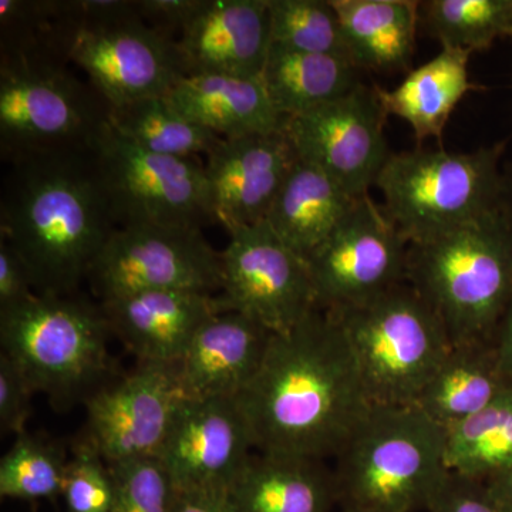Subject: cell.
<instances>
[{"mask_svg":"<svg viewBox=\"0 0 512 512\" xmlns=\"http://www.w3.org/2000/svg\"><path fill=\"white\" fill-rule=\"evenodd\" d=\"M237 402L255 451L325 461L338 456L373 409L338 320L322 309L272 335Z\"/></svg>","mask_w":512,"mask_h":512,"instance_id":"1","label":"cell"},{"mask_svg":"<svg viewBox=\"0 0 512 512\" xmlns=\"http://www.w3.org/2000/svg\"><path fill=\"white\" fill-rule=\"evenodd\" d=\"M116 229L93 147L10 164L0 200V237L28 266L39 295L79 292Z\"/></svg>","mask_w":512,"mask_h":512,"instance_id":"2","label":"cell"},{"mask_svg":"<svg viewBox=\"0 0 512 512\" xmlns=\"http://www.w3.org/2000/svg\"><path fill=\"white\" fill-rule=\"evenodd\" d=\"M407 282L439 316L451 346L494 342L512 299V222L500 208L409 244Z\"/></svg>","mask_w":512,"mask_h":512,"instance_id":"3","label":"cell"},{"mask_svg":"<svg viewBox=\"0 0 512 512\" xmlns=\"http://www.w3.org/2000/svg\"><path fill=\"white\" fill-rule=\"evenodd\" d=\"M446 441L414 404L373 407L333 458L340 511L429 510L450 473Z\"/></svg>","mask_w":512,"mask_h":512,"instance_id":"4","label":"cell"},{"mask_svg":"<svg viewBox=\"0 0 512 512\" xmlns=\"http://www.w3.org/2000/svg\"><path fill=\"white\" fill-rule=\"evenodd\" d=\"M100 302L79 293L39 295L0 311L2 353L56 409L83 404L114 379Z\"/></svg>","mask_w":512,"mask_h":512,"instance_id":"5","label":"cell"},{"mask_svg":"<svg viewBox=\"0 0 512 512\" xmlns=\"http://www.w3.org/2000/svg\"><path fill=\"white\" fill-rule=\"evenodd\" d=\"M507 143L471 153L444 148L390 154L376 180L383 211L409 244L431 241L501 208Z\"/></svg>","mask_w":512,"mask_h":512,"instance_id":"6","label":"cell"},{"mask_svg":"<svg viewBox=\"0 0 512 512\" xmlns=\"http://www.w3.org/2000/svg\"><path fill=\"white\" fill-rule=\"evenodd\" d=\"M329 313L338 320L373 407L414 404L451 349L439 316L407 281L355 308Z\"/></svg>","mask_w":512,"mask_h":512,"instance_id":"7","label":"cell"},{"mask_svg":"<svg viewBox=\"0 0 512 512\" xmlns=\"http://www.w3.org/2000/svg\"><path fill=\"white\" fill-rule=\"evenodd\" d=\"M111 110L70 63L0 60V157L9 165L92 148Z\"/></svg>","mask_w":512,"mask_h":512,"instance_id":"8","label":"cell"},{"mask_svg":"<svg viewBox=\"0 0 512 512\" xmlns=\"http://www.w3.org/2000/svg\"><path fill=\"white\" fill-rule=\"evenodd\" d=\"M101 187L117 228L217 224L208 201L204 164L197 158L158 156L111 126L93 144Z\"/></svg>","mask_w":512,"mask_h":512,"instance_id":"9","label":"cell"},{"mask_svg":"<svg viewBox=\"0 0 512 512\" xmlns=\"http://www.w3.org/2000/svg\"><path fill=\"white\" fill-rule=\"evenodd\" d=\"M100 302L141 292L221 291V252L201 228H117L101 249L89 278Z\"/></svg>","mask_w":512,"mask_h":512,"instance_id":"10","label":"cell"},{"mask_svg":"<svg viewBox=\"0 0 512 512\" xmlns=\"http://www.w3.org/2000/svg\"><path fill=\"white\" fill-rule=\"evenodd\" d=\"M228 235L217 295L221 312L244 313L278 335L318 309L305 259L286 247L268 222L234 228Z\"/></svg>","mask_w":512,"mask_h":512,"instance_id":"11","label":"cell"},{"mask_svg":"<svg viewBox=\"0 0 512 512\" xmlns=\"http://www.w3.org/2000/svg\"><path fill=\"white\" fill-rule=\"evenodd\" d=\"M409 242L370 195H363L330 237L306 258L316 306L355 308L407 281Z\"/></svg>","mask_w":512,"mask_h":512,"instance_id":"12","label":"cell"},{"mask_svg":"<svg viewBox=\"0 0 512 512\" xmlns=\"http://www.w3.org/2000/svg\"><path fill=\"white\" fill-rule=\"evenodd\" d=\"M384 113L375 84L360 83L335 101L285 120L301 160L319 167L353 197L369 194L389 160Z\"/></svg>","mask_w":512,"mask_h":512,"instance_id":"13","label":"cell"},{"mask_svg":"<svg viewBox=\"0 0 512 512\" xmlns=\"http://www.w3.org/2000/svg\"><path fill=\"white\" fill-rule=\"evenodd\" d=\"M185 394L174 366L137 363L86 403V441L109 464L158 457Z\"/></svg>","mask_w":512,"mask_h":512,"instance_id":"14","label":"cell"},{"mask_svg":"<svg viewBox=\"0 0 512 512\" xmlns=\"http://www.w3.org/2000/svg\"><path fill=\"white\" fill-rule=\"evenodd\" d=\"M69 60L87 74L111 109L165 96L184 77L177 42L148 28L140 18L107 23L82 20Z\"/></svg>","mask_w":512,"mask_h":512,"instance_id":"15","label":"cell"},{"mask_svg":"<svg viewBox=\"0 0 512 512\" xmlns=\"http://www.w3.org/2000/svg\"><path fill=\"white\" fill-rule=\"evenodd\" d=\"M237 399H188L178 407L158 460L175 490L225 491L254 453Z\"/></svg>","mask_w":512,"mask_h":512,"instance_id":"16","label":"cell"},{"mask_svg":"<svg viewBox=\"0 0 512 512\" xmlns=\"http://www.w3.org/2000/svg\"><path fill=\"white\" fill-rule=\"evenodd\" d=\"M298 158L285 126L222 138L204 164L215 222L228 232L265 221Z\"/></svg>","mask_w":512,"mask_h":512,"instance_id":"17","label":"cell"},{"mask_svg":"<svg viewBox=\"0 0 512 512\" xmlns=\"http://www.w3.org/2000/svg\"><path fill=\"white\" fill-rule=\"evenodd\" d=\"M271 45L269 0H205L177 52L184 76L261 79Z\"/></svg>","mask_w":512,"mask_h":512,"instance_id":"18","label":"cell"},{"mask_svg":"<svg viewBox=\"0 0 512 512\" xmlns=\"http://www.w3.org/2000/svg\"><path fill=\"white\" fill-rule=\"evenodd\" d=\"M272 335L244 313L212 316L174 365L185 397L237 399L258 375Z\"/></svg>","mask_w":512,"mask_h":512,"instance_id":"19","label":"cell"},{"mask_svg":"<svg viewBox=\"0 0 512 512\" xmlns=\"http://www.w3.org/2000/svg\"><path fill=\"white\" fill-rule=\"evenodd\" d=\"M114 338L137 363L174 366L198 330L220 313L217 295L151 291L100 302Z\"/></svg>","mask_w":512,"mask_h":512,"instance_id":"20","label":"cell"},{"mask_svg":"<svg viewBox=\"0 0 512 512\" xmlns=\"http://www.w3.org/2000/svg\"><path fill=\"white\" fill-rule=\"evenodd\" d=\"M231 512H333L335 474L328 461L252 453L227 490Z\"/></svg>","mask_w":512,"mask_h":512,"instance_id":"21","label":"cell"},{"mask_svg":"<svg viewBox=\"0 0 512 512\" xmlns=\"http://www.w3.org/2000/svg\"><path fill=\"white\" fill-rule=\"evenodd\" d=\"M165 97L185 117L221 138L271 133L285 126L261 79L225 74L184 76Z\"/></svg>","mask_w":512,"mask_h":512,"instance_id":"22","label":"cell"},{"mask_svg":"<svg viewBox=\"0 0 512 512\" xmlns=\"http://www.w3.org/2000/svg\"><path fill=\"white\" fill-rule=\"evenodd\" d=\"M359 198L316 165L298 158L265 221L286 247L306 261L345 220Z\"/></svg>","mask_w":512,"mask_h":512,"instance_id":"23","label":"cell"},{"mask_svg":"<svg viewBox=\"0 0 512 512\" xmlns=\"http://www.w3.org/2000/svg\"><path fill=\"white\" fill-rule=\"evenodd\" d=\"M338 13L349 57L360 72L412 70L419 30L414 0H330Z\"/></svg>","mask_w":512,"mask_h":512,"instance_id":"24","label":"cell"},{"mask_svg":"<svg viewBox=\"0 0 512 512\" xmlns=\"http://www.w3.org/2000/svg\"><path fill=\"white\" fill-rule=\"evenodd\" d=\"M510 387L494 342L451 346L414 406L448 430L480 413Z\"/></svg>","mask_w":512,"mask_h":512,"instance_id":"25","label":"cell"},{"mask_svg":"<svg viewBox=\"0 0 512 512\" xmlns=\"http://www.w3.org/2000/svg\"><path fill=\"white\" fill-rule=\"evenodd\" d=\"M473 53L441 47L439 55L410 70L394 90L375 84L376 94L387 116L406 120L419 143L426 138L441 141L444 127L476 84L468 80V60Z\"/></svg>","mask_w":512,"mask_h":512,"instance_id":"26","label":"cell"},{"mask_svg":"<svg viewBox=\"0 0 512 512\" xmlns=\"http://www.w3.org/2000/svg\"><path fill=\"white\" fill-rule=\"evenodd\" d=\"M360 73L345 57L271 45L261 80L276 111L286 120L346 96L363 83Z\"/></svg>","mask_w":512,"mask_h":512,"instance_id":"27","label":"cell"},{"mask_svg":"<svg viewBox=\"0 0 512 512\" xmlns=\"http://www.w3.org/2000/svg\"><path fill=\"white\" fill-rule=\"evenodd\" d=\"M80 23L79 0H0V60L70 63Z\"/></svg>","mask_w":512,"mask_h":512,"instance_id":"28","label":"cell"},{"mask_svg":"<svg viewBox=\"0 0 512 512\" xmlns=\"http://www.w3.org/2000/svg\"><path fill=\"white\" fill-rule=\"evenodd\" d=\"M111 126L131 143L175 158L207 157L222 140L175 109L165 96L147 97L111 110Z\"/></svg>","mask_w":512,"mask_h":512,"instance_id":"29","label":"cell"},{"mask_svg":"<svg viewBox=\"0 0 512 512\" xmlns=\"http://www.w3.org/2000/svg\"><path fill=\"white\" fill-rule=\"evenodd\" d=\"M448 470L490 480L512 464V387L480 413L447 430Z\"/></svg>","mask_w":512,"mask_h":512,"instance_id":"30","label":"cell"},{"mask_svg":"<svg viewBox=\"0 0 512 512\" xmlns=\"http://www.w3.org/2000/svg\"><path fill=\"white\" fill-rule=\"evenodd\" d=\"M419 29L441 47L483 52L512 37V0H424Z\"/></svg>","mask_w":512,"mask_h":512,"instance_id":"31","label":"cell"},{"mask_svg":"<svg viewBox=\"0 0 512 512\" xmlns=\"http://www.w3.org/2000/svg\"><path fill=\"white\" fill-rule=\"evenodd\" d=\"M69 458L53 440L28 431L19 434L0 460V495L20 501L62 497Z\"/></svg>","mask_w":512,"mask_h":512,"instance_id":"32","label":"cell"},{"mask_svg":"<svg viewBox=\"0 0 512 512\" xmlns=\"http://www.w3.org/2000/svg\"><path fill=\"white\" fill-rule=\"evenodd\" d=\"M269 18L272 45L350 60L339 16L330 0H269Z\"/></svg>","mask_w":512,"mask_h":512,"instance_id":"33","label":"cell"},{"mask_svg":"<svg viewBox=\"0 0 512 512\" xmlns=\"http://www.w3.org/2000/svg\"><path fill=\"white\" fill-rule=\"evenodd\" d=\"M62 498L67 512L116 511V481L111 468L86 441L79 439L74 443Z\"/></svg>","mask_w":512,"mask_h":512,"instance_id":"34","label":"cell"},{"mask_svg":"<svg viewBox=\"0 0 512 512\" xmlns=\"http://www.w3.org/2000/svg\"><path fill=\"white\" fill-rule=\"evenodd\" d=\"M109 466L117 490L114 512H171L175 487L158 457L137 458Z\"/></svg>","mask_w":512,"mask_h":512,"instance_id":"35","label":"cell"},{"mask_svg":"<svg viewBox=\"0 0 512 512\" xmlns=\"http://www.w3.org/2000/svg\"><path fill=\"white\" fill-rule=\"evenodd\" d=\"M35 390L18 366L5 353H0V429L2 433H26L32 414Z\"/></svg>","mask_w":512,"mask_h":512,"instance_id":"36","label":"cell"},{"mask_svg":"<svg viewBox=\"0 0 512 512\" xmlns=\"http://www.w3.org/2000/svg\"><path fill=\"white\" fill-rule=\"evenodd\" d=\"M427 512H504L488 493L483 481L456 473L446 480L431 501Z\"/></svg>","mask_w":512,"mask_h":512,"instance_id":"37","label":"cell"},{"mask_svg":"<svg viewBox=\"0 0 512 512\" xmlns=\"http://www.w3.org/2000/svg\"><path fill=\"white\" fill-rule=\"evenodd\" d=\"M137 3L141 22L178 42L204 8L205 0H137Z\"/></svg>","mask_w":512,"mask_h":512,"instance_id":"38","label":"cell"},{"mask_svg":"<svg viewBox=\"0 0 512 512\" xmlns=\"http://www.w3.org/2000/svg\"><path fill=\"white\" fill-rule=\"evenodd\" d=\"M35 293L28 266L8 241L0 237V311L28 301Z\"/></svg>","mask_w":512,"mask_h":512,"instance_id":"39","label":"cell"},{"mask_svg":"<svg viewBox=\"0 0 512 512\" xmlns=\"http://www.w3.org/2000/svg\"><path fill=\"white\" fill-rule=\"evenodd\" d=\"M171 512H231L225 491L175 490Z\"/></svg>","mask_w":512,"mask_h":512,"instance_id":"40","label":"cell"},{"mask_svg":"<svg viewBox=\"0 0 512 512\" xmlns=\"http://www.w3.org/2000/svg\"><path fill=\"white\" fill-rule=\"evenodd\" d=\"M498 360L505 379L512 386V299L494 339Z\"/></svg>","mask_w":512,"mask_h":512,"instance_id":"41","label":"cell"},{"mask_svg":"<svg viewBox=\"0 0 512 512\" xmlns=\"http://www.w3.org/2000/svg\"><path fill=\"white\" fill-rule=\"evenodd\" d=\"M485 485L498 507L504 512H512V464L497 476L485 481Z\"/></svg>","mask_w":512,"mask_h":512,"instance_id":"42","label":"cell"},{"mask_svg":"<svg viewBox=\"0 0 512 512\" xmlns=\"http://www.w3.org/2000/svg\"><path fill=\"white\" fill-rule=\"evenodd\" d=\"M501 210L512 222V161L504 165L501 174Z\"/></svg>","mask_w":512,"mask_h":512,"instance_id":"43","label":"cell"},{"mask_svg":"<svg viewBox=\"0 0 512 512\" xmlns=\"http://www.w3.org/2000/svg\"><path fill=\"white\" fill-rule=\"evenodd\" d=\"M340 512H346V511H340Z\"/></svg>","mask_w":512,"mask_h":512,"instance_id":"44","label":"cell"}]
</instances>
